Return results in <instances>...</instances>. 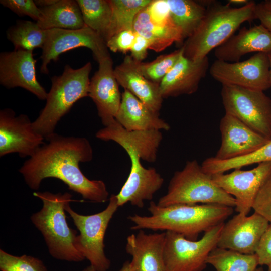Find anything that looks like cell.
Masks as SVG:
<instances>
[{
	"mask_svg": "<svg viewBox=\"0 0 271 271\" xmlns=\"http://www.w3.org/2000/svg\"><path fill=\"white\" fill-rule=\"evenodd\" d=\"M4 7L19 16H28L38 22L42 16L41 10L32 0H1Z\"/></svg>",
	"mask_w": 271,
	"mask_h": 271,
	"instance_id": "cell-33",
	"label": "cell"
},
{
	"mask_svg": "<svg viewBox=\"0 0 271 271\" xmlns=\"http://www.w3.org/2000/svg\"><path fill=\"white\" fill-rule=\"evenodd\" d=\"M1 271H47L43 261L26 255L20 256L9 254L0 250Z\"/></svg>",
	"mask_w": 271,
	"mask_h": 271,
	"instance_id": "cell-32",
	"label": "cell"
},
{
	"mask_svg": "<svg viewBox=\"0 0 271 271\" xmlns=\"http://www.w3.org/2000/svg\"><path fill=\"white\" fill-rule=\"evenodd\" d=\"M44 140L34 130L27 115L16 116L9 108L0 111V157L18 153L29 158L45 143Z\"/></svg>",
	"mask_w": 271,
	"mask_h": 271,
	"instance_id": "cell-13",
	"label": "cell"
},
{
	"mask_svg": "<svg viewBox=\"0 0 271 271\" xmlns=\"http://www.w3.org/2000/svg\"><path fill=\"white\" fill-rule=\"evenodd\" d=\"M219 129L221 144L214 157L220 160L245 156L271 141L253 130L235 117L226 113L220 120Z\"/></svg>",
	"mask_w": 271,
	"mask_h": 271,
	"instance_id": "cell-18",
	"label": "cell"
},
{
	"mask_svg": "<svg viewBox=\"0 0 271 271\" xmlns=\"http://www.w3.org/2000/svg\"><path fill=\"white\" fill-rule=\"evenodd\" d=\"M82 271H96L93 266L89 265L84 268ZM119 271H133L132 268L129 261H125Z\"/></svg>",
	"mask_w": 271,
	"mask_h": 271,
	"instance_id": "cell-40",
	"label": "cell"
},
{
	"mask_svg": "<svg viewBox=\"0 0 271 271\" xmlns=\"http://www.w3.org/2000/svg\"><path fill=\"white\" fill-rule=\"evenodd\" d=\"M217 204L235 207V198L214 183L197 161H188L184 168L175 172L165 195L157 204L167 207L178 204Z\"/></svg>",
	"mask_w": 271,
	"mask_h": 271,
	"instance_id": "cell-6",
	"label": "cell"
},
{
	"mask_svg": "<svg viewBox=\"0 0 271 271\" xmlns=\"http://www.w3.org/2000/svg\"><path fill=\"white\" fill-rule=\"evenodd\" d=\"M146 9L153 23L161 26L175 25L167 0H152Z\"/></svg>",
	"mask_w": 271,
	"mask_h": 271,
	"instance_id": "cell-34",
	"label": "cell"
},
{
	"mask_svg": "<svg viewBox=\"0 0 271 271\" xmlns=\"http://www.w3.org/2000/svg\"><path fill=\"white\" fill-rule=\"evenodd\" d=\"M256 19H258L264 27L271 33V9L266 7L262 2L256 4Z\"/></svg>",
	"mask_w": 271,
	"mask_h": 271,
	"instance_id": "cell-39",
	"label": "cell"
},
{
	"mask_svg": "<svg viewBox=\"0 0 271 271\" xmlns=\"http://www.w3.org/2000/svg\"><path fill=\"white\" fill-rule=\"evenodd\" d=\"M170 15L183 40L192 36L205 16L206 8L192 0H167Z\"/></svg>",
	"mask_w": 271,
	"mask_h": 271,
	"instance_id": "cell-26",
	"label": "cell"
},
{
	"mask_svg": "<svg viewBox=\"0 0 271 271\" xmlns=\"http://www.w3.org/2000/svg\"><path fill=\"white\" fill-rule=\"evenodd\" d=\"M211 176L215 184L235 198L236 211L247 215L260 189L271 176V161L258 163L250 170L238 168L230 173Z\"/></svg>",
	"mask_w": 271,
	"mask_h": 271,
	"instance_id": "cell-12",
	"label": "cell"
},
{
	"mask_svg": "<svg viewBox=\"0 0 271 271\" xmlns=\"http://www.w3.org/2000/svg\"><path fill=\"white\" fill-rule=\"evenodd\" d=\"M256 4L249 1L245 5L232 7L229 4L210 2L199 26L182 46L184 56L193 61L207 57L233 35L242 23L256 19Z\"/></svg>",
	"mask_w": 271,
	"mask_h": 271,
	"instance_id": "cell-3",
	"label": "cell"
},
{
	"mask_svg": "<svg viewBox=\"0 0 271 271\" xmlns=\"http://www.w3.org/2000/svg\"><path fill=\"white\" fill-rule=\"evenodd\" d=\"M165 232L146 233L139 230L126 239L125 250L133 271H167L164 258Z\"/></svg>",
	"mask_w": 271,
	"mask_h": 271,
	"instance_id": "cell-20",
	"label": "cell"
},
{
	"mask_svg": "<svg viewBox=\"0 0 271 271\" xmlns=\"http://www.w3.org/2000/svg\"><path fill=\"white\" fill-rule=\"evenodd\" d=\"M269 222L260 214L250 216L238 213L224 223L217 247L240 253H255Z\"/></svg>",
	"mask_w": 271,
	"mask_h": 271,
	"instance_id": "cell-16",
	"label": "cell"
},
{
	"mask_svg": "<svg viewBox=\"0 0 271 271\" xmlns=\"http://www.w3.org/2000/svg\"><path fill=\"white\" fill-rule=\"evenodd\" d=\"M46 141L19 169L31 189L38 190L45 178H55L85 199L97 203L108 200L109 193L104 182L89 179L80 169V163L90 162L93 158L92 148L86 138L55 133Z\"/></svg>",
	"mask_w": 271,
	"mask_h": 271,
	"instance_id": "cell-1",
	"label": "cell"
},
{
	"mask_svg": "<svg viewBox=\"0 0 271 271\" xmlns=\"http://www.w3.org/2000/svg\"><path fill=\"white\" fill-rule=\"evenodd\" d=\"M91 69L89 62L78 69L66 65L62 74L51 78L52 85L47 93L46 104L33 122L34 130L45 140L55 133L58 122L73 104L88 96Z\"/></svg>",
	"mask_w": 271,
	"mask_h": 271,
	"instance_id": "cell-5",
	"label": "cell"
},
{
	"mask_svg": "<svg viewBox=\"0 0 271 271\" xmlns=\"http://www.w3.org/2000/svg\"><path fill=\"white\" fill-rule=\"evenodd\" d=\"M224 223L204 232L198 240H191L183 235L165 231L164 258L167 271H203L210 252L217 246Z\"/></svg>",
	"mask_w": 271,
	"mask_h": 271,
	"instance_id": "cell-8",
	"label": "cell"
},
{
	"mask_svg": "<svg viewBox=\"0 0 271 271\" xmlns=\"http://www.w3.org/2000/svg\"><path fill=\"white\" fill-rule=\"evenodd\" d=\"M271 52V33L262 25L247 28L243 27L226 42L215 49L217 60L236 62L252 52Z\"/></svg>",
	"mask_w": 271,
	"mask_h": 271,
	"instance_id": "cell-21",
	"label": "cell"
},
{
	"mask_svg": "<svg viewBox=\"0 0 271 271\" xmlns=\"http://www.w3.org/2000/svg\"><path fill=\"white\" fill-rule=\"evenodd\" d=\"M6 34L15 50L33 51L37 48H42L46 36V30L42 29L37 22L28 20L17 21Z\"/></svg>",
	"mask_w": 271,
	"mask_h": 271,
	"instance_id": "cell-28",
	"label": "cell"
},
{
	"mask_svg": "<svg viewBox=\"0 0 271 271\" xmlns=\"http://www.w3.org/2000/svg\"><path fill=\"white\" fill-rule=\"evenodd\" d=\"M58 0H35L34 2L39 8H45L56 3Z\"/></svg>",
	"mask_w": 271,
	"mask_h": 271,
	"instance_id": "cell-41",
	"label": "cell"
},
{
	"mask_svg": "<svg viewBox=\"0 0 271 271\" xmlns=\"http://www.w3.org/2000/svg\"><path fill=\"white\" fill-rule=\"evenodd\" d=\"M98 69L90 80L88 96L95 104L104 126L115 119L122 98L111 57L98 61Z\"/></svg>",
	"mask_w": 271,
	"mask_h": 271,
	"instance_id": "cell-17",
	"label": "cell"
},
{
	"mask_svg": "<svg viewBox=\"0 0 271 271\" xmlns=\"http://www.w3.org/2000/svg\"><path fill=\"white\" fill-rule=\"evenodd\" d=\"M33 51L14 50L0 54V83L7 88L21 87L46 100L47 92L37 79Z\"/></svg>",
	"mask_w": 271,
	"mask_h": 271,
	"instance_id": "cell-15",
	"label": "cell"
},
{
	"mask_svg": "<svg viewBox=\"0 0 271 271\" xmlns=\"http://www.w3.org/2000/svg\"><path fill=\"white\" fill-rule=\"evenodd\" d=\"M116 80L124 90L138 98L154 112L159 114L163 98L159 84L145 78L137 69L134 60L126 55L122 62L114 69Z\"/></svg>",
	"mask_w": 271,
	"mask_h": 271,
	"instance_id": "cell-22",
	"label": "cell"
},
{
	"mask_svg": "<svg viewBox=\"0 0 271 271\" xmlns=\"http://www.w3.org/2000/svg\"><path fill=\"white\" fill-rule=\"evenodd\" d=\"M255 254L258 259L259 265L268 266L271 263V222L259 241Z\"/></svg>",
	"mask_w": 271,
	"mask_h": 271,
	"instance_id": "cell-37",
	"label": "cell"
},
{
	"mask_svg": "<svg viewBox=\"0 0 271 271\" xmlns=\"http://www.w3.org/2000/svg\"><path fill=\"white\" fill-rule=\"evenodd\" d=\"M40 9L42 16L36 22L44 30L53 28L76 30L86 26L76 1L58 0L51 6Z\"/></svg>",
	"mask_w": 271,
	"mask_h": 271,
	"instance_id": "cell-24",
	"label": "cell"
},
{
	"mask_svg": "<svg viewBox=\"0 0 271 271\" xmlns=\"http://www.w3.org/2000/svg\"><path fill=\"white\" fill-rule=\"evenodd\" d=\"M222 86L221 95L225 113L271 141V98L264 91Z\"/></svg>",
	"mask_w": 271,
	"mask_h": 271,
	"instance_id": "cell-9",
	"label": "cell"
},
{
	"mask_svg": "<svg viewBox=\"0 0 271 271\" xmlns=\"http://www.w3.org/2000/svg\"><path fill=\"white\" fill-rule=\"evenodd\" d=\"M267 271H271V263L269 264L268 265V270H267Z\"/></svg>",
	"mask_w": 271,
	"mask_h": 271,
	"instance_id": "cell-46",
	"label": "cell"
},
{
	"mask_svg": "<svg viewBox=\"0 0 271 271\" xmlns=\"http://www.w3.org/2000/svg\"><path fill=\"white\" fill-rule=\"evenodd\" d=\"M148 49H150L149 41L137 33L134 43L130 50L131 57L136 61L142 62L146 57Z\"/></svg>",
	"mask_w": 271,
	"mask_h": 271,
	"instance_id": "cell-38",
	"label": "cell"
},
{
	"mask_svg": "<svg viewBox=\"0 0 271 271\" xmlns=\"http://www.w3.org/2000/svg\"><path fill=\"white\" fill-rule=\"evenodd\" d=\"M255 271H264L262 267L257 268Z\"/></svg>",
	"mask_w": 271,
	"mask_h": 271,
	"instance_id": "cell-45",
	"label": "cell"
},
{
	"mask_svg": "<svg viewBox=\"0 0 271 271\" xmlns=\"http://www.w3.org/2000/svg\"><path fill=\"white\" fill-rule=\"evenodd\" d=\"M209 73L222 85L264 91L270 88V65L267 53H256L249 59L236 62L216 60Z\"/></svg>",
	"mask_w": 271,
	"mask_h": 271,
	"instance_id": "cell-11",
	"label": "cell"
},
{
	"mask_svg": "<svg viewBox=\"0 0 271 271\" xmlns=\"http://www.w3.org/2000/svg\"><path fill=\"white\" fill-rule=\"evenodd\" d=\"M209 68L208 56L193 61L183 54L159 84L162 97L164 99L195 93Z\"/></svg>",
	"mask_w": 271,
	"mask_h": 271,
	"instance_id": "cell-19",
	"label": "cell"
},
{
	"mask_svg": "<svg viewBox=\"0 0 271 271\" xmlns=\"http://www.w3.org/2000/svg\"><path fill=\"white\" fill-rule=\"evenodd\" d=\"M254 212L271 222V176L258 192L252 206Z\"/></svg>",
	"mask_w": 271,
	"mask_h": 271,
	"instance_id": "cell-36",
	"label": "cell"
},
{
	"mask_svg": "<svg viewBox=\"0 0 271 271\" xmlns=\"http://www.w3.org/2000/svg\"><path fill=\"white\" fill-rule=\"evenodd\" d=\"M118 207L116 196L112 194L107 207L95 214H78L71 208L70 203L65 208L80 232L76 237L75 246L96 271H106L110 266V261L104 253V238L109 223Z\"/></svg>",
	"mask_w": 271,
	"mask_h": 271,
	"instance_id": "cell-7",
	"label": "cell"
},
{
	"mask_svg": "<svg viewBox=\"0 0 271 271\" xmlns=\"http://www.w3.org/2000/svg\"><path fill=\"white\" fill-rule=\"evenodd\" d=\"M270 65V82L271 88V52L267 53Z\"/></svg>",
	"mask_w": 271,
	"mask_h": 271,
	"instance_id": "cell-44",
	"label": "cell"
},
{
	"mask_svg": "<svg viewBox=\"0 0 271 271\" xmlns=\"http://www.w3.org/2000/svg\"><path fill=\"white\" fill-rule=\"evenodd\" d=\"M146 7L136 16L133 30L149 41L150 49L161 52L173 43H179L183 40L180 30L175 25L161 26L153 23L150 19Z\"/></svg>",
	"mask_w": 271,
	"mask_h": 271,
	"instance_id": "cell-25",
	"label": "cell"
},
{
	"mask_svg": "<svg viewBox=\"0 0 271 271\" xmlns=\"http://www.w3.org/2000/svg\"><path fill=\"white\" fill-rule=\"evenodd\" d=\"M151 1L110 0L112 16L106 37V43L111 36L120 31L133 29L136 16Z\"/></svg>",
	"mask_w": 271,
	"mask_h": 271,
	"instance_id": "cell-29",
	"label": "cell"
},
{
	"mask_svg": "<svg viewBox=\"0 0 271 271\" xmlns=\"http://www.w3.org/2000/svg\"><path fill=\"white\" fill-rule=\"evenodd\" d=\"M249 1L247 0H230L228 1L229 4H234L237 5L243 6L249 3Z\"/></svg>",
	"mask_w": 271,
	"mask_h": 271,
	"instance_id": "cell-42",
	"label": "cell"
},
{
	"mask_svg": "<svg viewBox=\"0 0 271 271\" xmlns=\"http://www.w3.org/2000/svg\"><path fill=\"white\" fill-rule=\"evenodd\" d=\"M85 25L99 34L106 41L112 8L110 0H77Z\"/></svg>",
	"mask_w": 271,
	"mask_h": 271,
	"instance_id": "cell-30",
	"label": "cell"
},
{
	"mask_svg": "<svg viewBox=\"0 0 271 271\" xmlns=\"http://www.w3.org/2000/svg\"><path fill=\"white\" fill-rule=\"evenodd\" d=\"M262 3L266 7L271 9V0H266Z\"/></svg>",
	"mask_w": 271,
	"mask_h": 271,
	"instance_id": "cell-43",
	"label": "cell"
},
{
	"mask_svg": "<svg viewBox=\"0 0 271 271\" xmlns=\"http://www.w3.org/2000/svg\"><path fill=\"white\" fill-rule=\"evenodd\" d=\"M115 120L128 131L164 130L170 126L127 90L122 94L121 103Z\"/></svg>",
	"mask_w": 271,
	"mask_h": 271,
	"instance_id": "cell-23",
	"label": "cell"
},
{
	"mask_svg": "<svg viewBox=\"0 0 271 271\" xmlns=\"http://www.w3.org/2000/svg\"><path fill=\"white\" fill-rule=\"evenodd\" d=\"M136 35L137 33L133 29L120 31L111 36L106 41L107 47L113 52L125 53L130 51Z\"/></svg>",
	"mask_w": 271,
	"mask_h": 271,
	"instance_id": "cell-35",
	"label": "cell"
},
{
	"mask_svg": "<svg viewBox=\"0 0 271 271\" xmlns=\"http://www.w3.org/2000/svg\"><path fill=\"white\" fill-rule=\"evenodd\" d=\"M131 161L129 176L118 194L116 195L119 207L127 203L142 208L144 201H151L154 195L162 186L164 179L154 168H145L140 160L142 151L137 148L126 145L122 147Z\"/></svg>",
	"mask_w": 271,
	"mask_h": 271,
	"instance_id": "cell-14",
	"label": "cell"
},
{
	"mask_svg": "<svg viewBox=\"0 0 271 271\" xmlns=\"http://www.w3.org/2000/svg\"><path fill=\"white\" fill-rule=\"evenodd\" d=\"M183 54L182 47L170 54L160 55L151 62H134L138 70L145 78L160 84Z\"/></svg>",
	"mask_w": 271,
	"mask_h": 271,
	"instance_id": "cell-31",
	"label": "cell"
},
{
	"mask_svg": "<svg viewBox=\"0 0 271 271\" xmlns=\"http://www.w3.org/2000/svg\"><path fill=\"white\" fill-rule=\"evenodd\" d=\"M206 263L216 271H255L259 265L255 253L242 254L218 247L210 252Z\"/></svg>",
	"mask_w": 271,
	"mask_h": 271,
	"instance_id": "cell-27",
	"label": "cell"
},
{
	"mask_svg": "<svg viewBox=\"0 0 271 271\" xmlns=\"http://www.w3.org/2000/svg\"><path fill=\"white\" fill-rule=\"evenodd\" d=\"M148 210L150 216L138 214L127 219L133 223L131 230L149 229L170 231L196 240L198 235L223 223L233 212L232 207L217 204H178L159 206L151 201Z\"/></svg>",
	"mask_w": 271,
	"mask_h": 271,
	"instance_id": "cell-2",
	"label": "cell"
},
{
	"mask_svg": "<svg viewBox=\"0 0 271 271\" xmlns=\"http://www.w3.org/2000/svg\"><path fill=\"white\" fill-rule=\"evenodd\" d=\"M33 195L41 200L43 207L31 216V220L43 235L51 256L68 261L84 260L85 257L75 246L77 231L68 226L65 214L72 195L46 191L35 192Z\"/></svg>",
	"mask_w": 271,
	"mask_h": 271,
	"instance_id": "cell-4",
	"label": "cell"
},
{
	"mask_svg": "<svg viewBox=\"0 0 271 271\" xmlns=\"http://www.w3.org/2000/svg\"><path fill=\"white\" fill-rule=\"evenodd\" d=\"M46 40L40 59V72L48 74V64L56 61L62 53L76 48L86 47L99 60L110 57L106 41L97 32L87 27L76 30L53 28L46 30Z\"/></svg>",
	"mask_w": 271,
	"mask_h": 271,
	"instance_id": "cell-10",
	"label": "cell"
}]
</instances>
